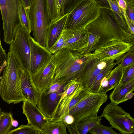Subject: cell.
Returning <instances> with one entry per match:
<instances>
[{
  "label": "cell",
  "mask_w": 134,
  "mask_h": 134,
  "mask_svg": "<svg viewBox=\"0 0 134 134\" xmlns=\"http://www.w3.org/2000/svg\"><path fill=\"white\" fill-rule=\"evenodd\" d=\"M53 56L55 66L53 82L62 83L79 80L88 62L93 57L92 52L85 53L64 48Z\"/></svg>",
  "instance_id": "obj_1"
},
{
  "label": "cell",
  "mask_w": 134,
  "mask_h": 134,
  "mask_svg": "<svg viewBox=\"0 0 134 134\" xmlns=\"http://www.w3.org/2000/svg\"><path fill=\"white\" fill-rule=\"evenodd\" d=\"M85 29L88 32L96 34L100 37L96 49L115 40L129 43L134 36L120 26L109 8H100L99 16Z\"/></svg>",
  "instance_id": "obj_2"
},
{
  "label": "cell",
  "mask_w": 134,
  "mask_h": 134,
  "mask_svg": "<svg viewBox=\"0 0 134 134\" xmlns=\"http://www.w3.org/2000/svg\"><path fill=\"white\" fill-rule=\"evenodd\" d=\"M7 64L0 77V94L8 104L25 100L21 90V80L23 69L13 53H8Z\"/></svg>",
  "instance_id": "obj_3"
},
{
  "label": "cell",
  "mask_w": 134,
  "mask_h": 134,
  "mask_svg": "<svg viewBox=\"0 0 134 134\" xmlns=\"http://www.w3.org/2000/svg\"><path fill=\"white\" fill-rule=\"evenodd\" d=\"M29 15L34 39L40 45L47 48V36L51 21L46 0H35Z\"/></svg>",
  "instance_id": "obj_4"
},
{
  "label": "cell",
  "mask_w": 134,
  "mask_h": 134,
  "mask_svg": "<svg viewBox=\"0 0 134 134\" xmlns=\"http://www.w3.org/2000/svg\"><path fill=\"white\" fill-rule=\"evenodd\" d=\"M100 8L93 0H83L68 14L64 29H85L99 16Z\"/></svg>",
  "instance_id": "obj_5"
},
{
  "label": "cell",
  "mask_w": 134,
  "mask_h": 134,
  "mask_svg": "<svg viewBox=\"0 0 134 134\" xmlns=\"http://www.w3.org/2000/svg\"><path fill=\"white\" fill-rule=\"evenodd\" d=\"M108 98L106 93L90 92L86 97L71 107L66 115L70 114L74 117L75 121L72 124L76 126L79 121L86 118L97 116L100 107Z\"/></svg>",
  "instance_id": "obj_6"
},
{
  "label": "cell",
  "mask_w": 134,
  "mask_h": 134,
  "mask_svg": "<svg viewBox=\"0 0 134 134\" xmlns=\"http://www.w3.org/2000/svg\"><path fill=\"white\" fill-rule=\"evenodd\" d=\"M22 0H0L3 22V40L10 44L14 39L17 29L20 25L18 15L20 2Z\"/></svg>",
  "instance_id": "obj_7"
},
{
  "label": "cell",
  "mask_w": 134,
  "mask_h": 134,
  "mask_svg": "<svg viewBox=\"0 0 134 134\" xmlns=\"http://www.w3.org/2000/svg\"><path fill=\"white\" fill-rule=\"evenodd\" d=\"M30 33L21 25H20L14 39L9 44V51L13 53L24 71L31 75L30 68Z\"/></svg>",
  "instance_id": "obj_8"
},
{
  "label": "cell",
  "mask_w": 134,
  "mask_h": 134,
  "mask_svg": "<svg viewBox=\"0 0 134 134\" xmlns=\"http://www.w3.org/2000/svg\"><path fill=\"white\" fill-rule=\"evenodd\" d=\"M100 116L106 119L120 133H134V118L118 104L110 102L104 108Z\"/></svg>",
  "instance_id": "obj_9"
},
{
  "label": "cell",
  "mask_w": 134,
  "mask_h": 134,
  "mask_svg": "<svg viewBox=\"0 0 134 134\" xmlns=\"http://www.w3.org/2000/svg\"><path fill=\"white\" fill-rule=\"evenodd\" d=\"M85 88L78 80H71L67 82L61 94L52 121H62L67 114L69 105L74 97Z\"/></svg>",
  "instance_id": "obj_10"
},
{
  "label": "cell",
  "mask_w": 134,
  "mask_h": 134,
  "mask_svg": "<svg viewBox=\"0 0 134 134\" xmlns=\"http://www.w3.org/2000/svg\"><path fill=\"white\" fill-rule=\"evenodd\" d=\"M132 44L121 40L113 41L92 52L93 57L101 60H116L127 52Z\"/></svg>",
  "instance_id": "obj_11"
},
{
  "label": "cell",
  "mask_w": 134,
  "mask_h": 134,
  "mask_svg": "<svg viewBox=\"0 0 134 134\" xmlns=\"http://www.w3.org/2000/svg\"><path fill=\"white\" fill-rule=\"evenodd\" d=\"M31 46L30 68L31 75L48 62L53 57L50 51L40 45L31 36L29 38Z\"/></svg>",
  "instance_id": "obj_12"
},
{
  "label": "cell",
  "mask_w": 134,
  "mask_h": 134,
  "mask_svg": "<svg viewBox=\"0 0 134 134\" xmlns=\"http://www.w3.org/2000/svg\"><path fill=\"white\" fill-rule=\"evenodd\" d=\"M113 60H101L93 57L88 62L78 80L88 91L96 77Z\"/></svg>",
  "instance_id": "obj_13"
},
{
  "label": "cell",
  "mask_w": 134,
  "mask_h": 134,
  "mask_svg": "<svg viewBox=\"0 0 134 134\" xmlns=\"http://www.w3.org/2000/svg\"><path fill=\"white\" fill-rule=\"evenodd\" d=\"M55 73V66L53 57L47 63L34 74L33 81L40 92L47 89L53 82Z\"/></svg>",
  "instance_id": "obj_14"
},
{
  "label": "cell",
  "mask_w": 134,
  "mask_h": 134,
  "mask_svg": "<svg viewBox=\"0 0 134 134\" xmlns=\"http://www.w3.org/2000/svg\"><path fill=\"white\" fill-rule=\"evenodd\" d=\"M23 113L26 116L27 124L33 126L42 132L49 121L37 106L27 100L23 101Z\"/></svg>",
  "instance_id": "obj_15"
},
{
  "label": "cell",
  "mask_w": 134,
  "mask_h": 134,
  "mask_svg": "<svg viewBox=\"0 0 134 134\" xmlns=\"http://www.w3.org/2000/svg\"><path fill=\"white\" fill-rule=\"evenodd\" d=\"M61 94L58 92H41L37 106L49 121H52Z\"/></svg>",
  "instance_id": "obj_16"
},
{
  "label": "cell",
  "mask_w": 134,
  "mask_h": 134,
  "mask_svg": "<svg viewBox=\"0 0 134 134\" xmlns=\"http://www.w3.org/2000/svg\"><path fill=\"white\" fill-rule=\"evenodd\" d=\"M23 94L25 100L29 101L37 106L41 92L36 86L32 75L26 73L23 70L21 80Z\"/></svg>",
  "instance_id": "obj_17"
},
{
  "label": "cell",
  "mask_w": 134,
  "mask_h": 134,
  "mask_svg": "<svg viewBox=\"0 0 134 134\" xmlns=\"http://www.w3.org/2000/svg\"><path fill=\"white\" fill-rule=\"evenodd\" d=\"M134 77L124 85H118L110 94V102L118 104L132 98L134 95Z\"/></svg>",
  "instance_id": "obj_18"
},
{
  "label": "cell",
  "mask_w": 134,
  "mask_h": 134,
  "mask_svg": "<svg viewBox=\"0 0 134 134\" xmlns=\"http://www.w3.org/2000/svg\"><path fill=\"white\" fill-rule=\"evenodd\" d=\"M72 31V35L64 48L73 51H81L87 44L89 33L85 28Z\"/></svg>",
  "instance_id": "obj_19"
},
{
  "label": "cell",
  "mask_w": 134,
  "mask_h": 134,
  "mask_svg": "<svg viewBox=\"0 0 134 134\" xmlns=\"http://www.w3.org/2000/svg\"><path fill=\"white\" fill-rule=\"evenodd\" d=\"M68 14L51 21L49 27L47 38V49L49 50L53 46L64 29Z\"/></svg>",
  "instance_id": "obj_20"
},
{
  "label": "cell",
  "mask_w": 134,
  "mask_h": 134,
  "mask_svg": "<svg viewBox=\"0 0 134 134\" xmlns=\"http://www.w3.org/2000/svg\"><path fill=\"white\" fill-rule=\"evenodd\" d=\"M122 67L118 65L102 79L100 83V92L107 93L114 88L119 83L122 76Z\"/></svg>",
  "instance_id": "obj_21"
},
{
  "label": "cell",
  "mask_w": 134,
  "mask_h": 134,
  "mask_svg": "<svg viewBox=\"0 0 134 134\" xmlns=\"http://www.w3.org/2000/svg\"><path fill=\"white\" fill-rule=\"evenodd\" d=\"M100 116H91L79 121L77 125L79 134H86L92 128L101 124L102 119Z\"/></svg>",
  "instance_id": "obj_22"
},
{
  "label": "cell",
  "mask_w": 134,
  "mask_h": 134,
  "mask_svg": "<svg viewBox=\"0 0 134 134\" xmlns=\"http://www.w3.org/2000/svg\"><path fill=\"white\" fill-rule=\"evenodd\" d=\"M113 59L104 68L101 72L96 77L92 82L88 91L92 93H97L100 92V83L103 79L107 76L116 65Z\"/></svg>",
  "instance_id": "obj_23"
},
{
  "label": "cell",
  "mask_w": 134,
  "mask_h": 134,
  "mask_svg": "<svg viewBox=\"0 0 134 134\" xmlns=\"http://www.w3.org/2000/svg\"><path fill=\"white\" fill-rule=\"evenodd\" d=\"M66 125L64 121H49L42 131V134H67Z\"/></svg>",
  "instance_id": "obj_24"
},
{
  "label": "cell",
  "mask_w": 134,
  "mask_h": 134,
  "mask_svg": "<svg viewBox=\"0 0 134 134\" xmlns=\"http://www.w3.org/2000/svg\"><path fill=\"white\" fill-rule=\"evenodd\" d=\"M107 0L118 25L124 30L126 32L129 33V29L126 23L122 11L119 7L116 1Z\"/></svg>",
  "instance_id": "obj_25"
},
{
  "label": "cell",
  "mask_w": 134,
  "mask_h": 134,
  "mask_svg": "<svg viewBox=\"0 0 134 134\" xmlns=\"http://www.w3.org/2000/svg\"><path fill=\"white\" fill-rule=\"evenodd\" d=\"M18 15L20 24L30 33L32 31V29L29 15L26 9L23 0H21L19 3Z\"/></svg>",
  "instance_id": "obj_26"
},
{
  "label": "cell",
  "mask_w": 134,
  "mask_h": 134,
  "mask_svg": "<svg viewBox=\"0 0 134 134\" xmlns=\"http://www.w3.org/2000/svg\"><path fill=\"white\" fill-rule=\"evenodd\" d=\"M0 114V134H8L13 126L12 114L10 112L2 111L1 109Z\"/></svg>",
  "instance_id": "obj_27"
},
{
  "label": "cell",
  "mask_w": 134,
  "mask_h": 134,
  "mask_svg": "<svg viewBox=\"0 0 134 134\" xmlns=\"http://www.w3.org/2000/svg\"><path fill=\"white\" fill-rule=\"evenodd\" d=\"M72 34L71 30L63 29L58 38L49 50L51 53L53 54L64 48L66 42Z\"/></svg>",
  "instance_id": "obj_28"
},
{
  "label": "cell",
  "mask_w": 134,
  "mask_h": 134,
  "mask_svg": "<svg viewBox=\"0 0 134 134\" xmlns=\"http://www.w3.org/2000/svg\"><path fill=\"white\" fill-rule=\"evenodd\" d=\"M116 63L122 68L134 63V45H132L126 53L118 58Z\"/></svg>",
  "instance_id": "obj_29"
},
{
  "label": "cell",
  "mask_w": 134,
  "mask_h": 134,
  "mask_svg": "<svg viewBox=\"0 0 134 134\" xmlns=\"http://www.w3.org/2000/svg\"><path fill=\"white\" fill-rule=\"evenodd\" d=\"M8 134H42V132L27 124L21 125L17 128L11 130Z\"/></svg>",
  "instance_id": "obj_30"
},
{
  "label": "cell",
  "mask_w": 134,
  "mask_h": 134,
  "mask_svg": "<svg viewBox=\"0 0 134 134\" xmlns=\"http://www.w3.org/2000/svg\"><path fill=\"white\" fill-rule=\"evenodd\" d=\"M121 79L118 85H122L126 83L134 77V63L122 68Z\"/></svg>",
  "instance_id": "obj_31"
},
{
  "label": "cell",
  "mask_w": 134,
  "mask_h": 134,
  "mask_svg": "<svg viewBox=\"0 0 134 134\" xmlns=\"http://www.w3.org/2000/svg\"><path fill=\"white\" fill-rule=\"evenodd\" d=\"M113 127L104 126L101 124L91 129L89 132L92 134H117L113 129Z\"/></svg>",
  "instance_id": "obj_32"
},
{
  "label": "cell",
  "mask_w": 134,
  "mask_h": 134,
  "mask_svg": "<svg viewBox=\"0 0 134 134\" xmlns=\"http://www.w3.org/2000/svg\"><path fill=\"white\" fill-rule=\"evenodd\" d=\"M56 0H46L51 21H54L60 17L57 10Z\"/></svg>",
  "instance_id": "obj_33"
},
{
  "label": "cell",
  "mask_w": 134,
  "mask_h": 134,
  "mask_svg": "<svg viewBox=\"0 0 134 134\" xmlns=\"http://www.w3.org/2000/svg\"><path fill=\"white\" fill-rule=\"evenodd\" d=\"M83 0H65L63 9V16L69 13Z\"/></svg>",
  "instance_id": "obj_34"
},
{
  "label": "cell",
  "mask_w": 134,
  "mask_h": 134,
  "mask_svg": "<svg viewBox=\"0 0 134 134\" xmlns=\"http://www.w3.org/2000/svg\"><path fill=\"white\" fill-rule=\"evenodd\" d=\"M8 54H7L5 51L3 49L2 46L1 41L0 44V73L3 70L7 64Z\"/></svg>",
  "instance_id": "obj_35"
},
{
  "label": "cell",
  "mask_w": 134,
  "mask_h": 134,
  "mask_svg": "<svg viewBox=\"0 0 134 134\" xmlns=\"http://www.w3.org/2000/svg\"><path fill=\"white\" fill-rule=\"evenodd\" d=\"M63 83L56 82H53L44 91L47 93L58 92Z\"/></svg>",
  "instance_id": "obj_36"
},
{
  "label": "cell",
  "mask_w": 134,
  "mask_h": 134,
  "mask_svg": "<svg viewBox=\"0 0 134 134\" xmlns=\"http://www.w3.org/2000/svg\"><path fill=\"white\" fill-rule=\"evenodd\" d=\"M122 14L130 31V33L134 35V25L131 22L127 14L126 11H122Z\"/></svg>",
  "instance_id": "obj_37"
},
{
  "label": "cell",
  "mask_w": 134,
  "mask_h": 134,
  "mask_svg": "<svg viewBox=\"0 0 134 134\" xmlns=\"http://www.w3.org/2000/svg\"><path fill=\"white\" fill-rule=\"evenodd\" d=\"M126 12L129 18L134 25V7L127 4Z\"/></svg>",
  "instance_id": "obj_38"
},
{
  "label": "cell",
  "mask_w": 134,
  "mask_h": 134,
  "mask_svg": "<svg viewBox=\"0 0 134 134\" xmlns=\"http://www.w3.org/2000/svg\"><path fill=\"white\" fill-rule=\"evenodd\" d=\"M65 0H57L56 7L58 13L60 17L63 16V9Z\"/></svg>",
  "instance_id": "obj_39"
},
{
  "label": "cell",
  "mask_w": 134,
  "mask_h": 134,
  "mask_svg": "<svg viewBox=\"0 0 134 134\" xmlns=\"http://www.w3.org/2000/svg\"><path fill=\"white\" fill-rule=\"evenodd\" d=\"M100 8H110L107 0H93Z\"/></svg>",
  "instance_id": "obj_40"
},
{
  "label": "cell",
  "mask_w": 134,
  "mask_h": 134,
  "mask_svg": "<svg viewBox=\"0 0 134 134\" xmlns=\"http://www.w3.org/2000/svg\"><path fill=\"white\" fill-rule=\"evenodd\" d=\"M67 129L71 134H79L76 126L73 124H66Z\"/></svg>",
  "instance_id": "obj_41"
},
{
  "label": "cell",
  "mask_w": 134,
  "mask_h": 134,
  "mask_svg": "<svg viewBox=\"0 0 134 134\" xmlns=\"http://www.w3.org/2000/svg\"><path fill=\"white\" fill-rule=\"evenodd\" d=\"M75 121L74 118L70 114L66 115L64 117L63 121L66 124H72Z\"/></svg>",
  "instance_id": "obj_42"
},
{
  "label": "cell",
  "mask_w": 134,
  "mask_h": 134,
  "mask_svg": "<svg viewBox=\"0 0 134 134\" xmlns=\"http://www.w3.org/2000/svg\"><path fill=\"white\" fill-rule=\"evenodd\" d=\"M122 11L126 10L127 4L124 0H116Z\"/></svg>",
  "instance_id": "obj_43"
},
{
  "label": "cell",
  "mask_w": 134,
  "mask_h": 134,
  "mask_svg": "<svg viewBox=\"0 0 134 134\" xmlns=\"http://www.w3.org/2000/svg\"><path fill=\"white\" fill-rule=\"evenodd\" d=\"M25 4L26 9L29 14L30 8L35 0H23Z\"/></svg>",
  "instance_id": "obj_44"
},
{
  "label": "cell",
  "mask_w": 134,
  "mask_h": 134,
  "mask_svg": "<svg viewBox=\"0 0 134 134\" xmlns=\"http://www.w3.org/2000/svg\"><path fill=\"white\" fill-rule=\"evenodd\" d=\"M127 4L134 7V0H124Z\"/></svg>",
  "instance_id": "obj_45"
},
{
  "label": "cell",
  "mask_w": 134,
  "mask_h": 134,
  "mask_svg": "<svg viewBox=\"0 0 134 134\" xmlns=\"http://www.w3.org/2000/svg\"><path fill=\"white\" fill-rule=\"evenodd\" d=\"M12 124L13 126L15 127H17L18 125L17 121L14 119L13 120Z\"/></svg>",
  "instance_id": "obj_46"
},
{
  "label": "cell",
  "mask_w": 134,
  "mask_h": 134,
  "mask_svg": "<svg viewBox=\"0 0 134 134\" xmlns=\"http://www.w3.org/2000/svg\"><path fill=\"white\" fill-rule=\"evenodd\" d=\"M129 43H131L132 45H134V35Z\"/></svg>",
  "instance_id": "obj_47"
}]
</instances>
